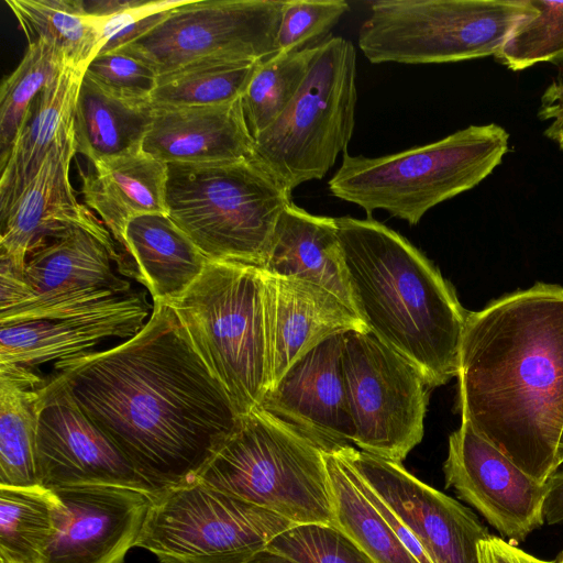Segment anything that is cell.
<instances>
[{
	"label": "cell",
	"mask_w": 563,
	"mask_h": 563,
	"mask_svg": "<svg viewBox=\"0 0 563 563\" xmlns=\"http://www.w3.org/2000/svg\"><path fill=\"white\" fill-rule=\"evenodd\" d=\"M258 63L208 58L186 64L158 76L151 102L161 108H187L233 101L243 95Z\"/></svg>",
	"instance_id": "32"
},
{
	"label": "cell",
	"mask_w": 563,
	"mask_h": 563,
	"mask_svg": "<svg viewBox=\"0 0 563 563\" xmlns=\"http://www.w3.org/2000/svg\"><path fill=\"white\" fill-rule=\"evenodd\" d=\"M538 13L512 31L496 59L521 70L563 56V1L532 0Z\"/></svg>",
	"instance_id": "35"
},
{
	"label": "cell",
	"mask_w": 563,
	"mask_h": 563,
	"mask_svg": "<svg viewBox=\"0 0 563 563\" xmlns=\"http://www.w3.org/2000/svg\"><path fill=\"white\" fill-rule=\"evenodd\" d=\"M29 44L53 45L73 66L86 68L103 47V23L84 0H5Z\"/></svg>",
	"instance_id": "29"
},
{
	"label": "cell",
	"mask_w": 563,
	"mask_h": 563,
	"mask_svg": "<svg viewBox=\"0 0 563 563\" xmlns=\"http://www.w3.org/2000/svg\"><path fill=\"white\" fill-rule=\"evenodd\" d=\"M290 201L252 157L167 164V214L209 261L263 267Z\"/></svg>",
	"instance_id": "6"
},
{
	"label": "cell",
	"mask_w": 563,
	"mask_h": 563,
	"mask_svg": "<svg viewBox=\"0 0 563 563\" xmlns=\"http://www.w3.org/2000/svg\"><path fill=\"white\" fill-rule=\"evenodd\" d=\"M85 73L108 90L135 99L151 100L158 80L151 66L120 52L98 54Z\"/></svg>",
	"instance_id": "38"
},
{
	"label": "cell",
	"mask_w": 563,
	"mask_h": 563,
	"mask_svg": "<svg viewBox=\"0 0 563 563\" xmlns=\"http://www.w3.org/2000/svg\"><path fill=\"white\" fill-rule=\"evenodd\" d=\"M297 563H374L342 530L323 523L294 525L265 548Z\"/></svg>",
	"instance_id": "36"
},
{
	"label": "cell",
	"mask_w": 563,
	"mask_h": 563,
	"mask_svg": "<svg viewBox=\"0 0 563 563\" xmlns=\"http://www.w3.org/2000/svg\"><path fill=\"white\" fill-rule=\"evenodd\" d=\"M555 563H563V551L558 555V558L554 560Z\"/></svg>",
	"instance_id": "46"
},
{
	"label": "cell",
	"mask_w": 563,
	"mask_h": 563,
	"mask_svg": "<svg viewBox=\"0 0 563 563\" xmlns=\"http://www.w3.org/2000/svg\"><path fill=\"white\" fill-rule=\"evenodd\" d=\"M56 533L45 563H123L136 548L155 492L123 485L52 489Z\"/></svg>",
	"instance_id": "17"
},
{
	"label": "cell",
	"mask_w": 563,
	"mask_h": 563,
	"mask_svg": "<svg viewBox=\"0 0 563 563\" xmlns=\"http://www.w3.org/2000/svg\"><path fill=\"white\" fill-rule=\"evenodd\" d=\"M38 485H123L153 492L54 376L41 387L36 434Z\"/></svg>",
	"instance_id": "15"
},
{
	"label": "cell",
	"mask_w": 563,
	"mask_h": 563,
	"mask_svg": "<svg viewBox=\"0 0 563 563\" xmlns=\"http://www.w3.org/2000/svg\"><path fill=\"white\" fill-rule=\"evenodd\" d=\"M123 247L134 263L133 277L150 290L153 302H169L202 274L209 260L167 213L129 221Z\"/></svg>",
	"instance_id": "26"
},
{
	"label": "cell",
	"mask_w": 563,
	"mask_h": 563,
	"mask_svg": "<svg viewBox=\"0 0 563 563\" xmlns=\"http://www.w3.org/2000/svg\"><path fill=\"white\" fill-rule=\"evenodd\" d=\"M58 501L41 485L0 486V563H45Z\"/></svg>",
	"instance_id": "30"
},
{
	"label": "cell",
	"mask_w": 563,
	"mask_h": 563,
	"mask_svg": "<svg viewBox=\"0 0 563 563\" xmlns=\"http://www.w3.org/2000/svg\"><path fill=\"white\" fill-rule=\"evenodd\" d=\"M344 0L284 1L277 33V53L317 45L349 11Z\"/></svg>",
	"instance_id": "37"
},
{
	"label": "cell",
	"mask_w": 563,
	"mask_h": 563,
	"mask_svg": "<svg viewBox=\"0 0 563 563\" xmlns=\"http://www.w3.org/2000/svg\"><path fill=\"white\" fill-rule=\"evenodd\" d=\"M508 142L507 131L490 123L379 157L344 152L329 189L367 217L380 209L415 225L434 206L485 179L501 163Z\"/></svg>",
	"instance_id": "5"
},
{
	"label": "cell",
	"mask_w": 563,
	"mask_h": 563,
	"mask_svg": "<svg viewBox=\"0 0 563 563\" xmlns=\"http://www.w3.org/2000/svg\"><path fill=\"white\" fill-rule=\"evenodd\" d=\"M356 100L354 45L341 36L320 42L291 102L254 139L252 158L289 194L323 178L346 152Z\"/></svg>",
	"instance_id": "8"
},
{
	"label": "cell",
	"mask_w": 563,
	"mask_h": 563,
	"mask_svg": "<svg viewBox=\"0 0 563 563\" xmlns=\"http://www.w3.org/2000/svg\"><path fill=\"white\" fill-rule=\"evenodd\" d=\"M294 525L196 481L154 493L136 548L161 563H243Z\"/></svg>",
	"instance_id": "11"
},
{
	"label": "cell",
	"mask_w": 563,
	"mask_h": 563,
	"mask_svg": "<svg viewBox=\"0 0 563 563\" xmlns=\"http://www.w3.org/2000/svg\"><path fill=\"white\" fill-rule=\"evenodd\" d=\"M343 333L329 336L295 361L257 407L323 451L353 443L355 438L342 368Z\"/></svg>",
	"instance_id": "18"
},
{
	"label": "cell",
	"mask_w": 563,
	"mask_h": 563,
	"mask_svg": "<svg viewBox=\"0 0 563 563\" xmlns=\"http://www.w3.org/2000/svg\"><path fill=\"white\" fill-rule=\"evenodd\" d=\"M76 153L73 131L49 151L35 177L0 219V254L21 272L33 252L76 227L113 242L109 231L76 199L69 180Z\"/></svg>",
	"instance_id": "19"
},
{
	"label": "cell",
	"mask_w": 563,
	"mask_h": 563,
	"mask_svg": "<svg viewBox=\"0 0 563 563\" xmlns=\"http://www.w3.org/2000/svg\"><path fill=\"white\" fill-rule=\"evenodd\" d=\"M69 65L51 44H29L15 70L0 88V167L5 163L37 96Z\"/></svg>",
	"instance_id": "34"
},
{
	"label": "cell",
	"mask_w": 563,
	"mask_h": 563,
	"mask_svg": "<svg viewBox=\"0 0 563 563\" xmlns=\"http://www.w3.org/2000/svg\"><path fill=\"white\" fill-rule=\"evenodd\" d=\"M112 262L130 275L113 242L80 227L33 252L23 273L0 256V324L75 318L130 302L139 292Z\"/></svg>",
	"instance_id": "10"
},
{
	"label": "cell",
	"mask_w": 563,
	"mask_h": 563,
	"mask_svg": "<svg viewBox=\"0 0 563 563\" xmlns=\"http://www.w3.org/2000/svg\"><path fill=\"white\" fill-rule=\"evenodd\" d=\"M456 377L462 421L545 483L563 429V287L538 282L468 311Z\"/></svg>",
	"instance_id": "2"
},
{
	"label": "cell",
	"mask_w": 563,
	"mask_h": 563,
	"mask_svg": "<svg viewBox=\"0 0 563 563\" xmlns=\"http://www.w3.org/2000/svg\"><path fill=\"white\" fill-rule=\"evenodd\" d=\"M445 487L472 505L511 543L544 523L547 484L520 470L466 421L449 438Z\"/></svg>",
	"instance_id": "16"
},
{
	"label": "cell",
	"mask_w": 563,
	"mask_h": 563,
	"mask_svg": "<svg viewBox=\"0 0 563 563\" xmlns=\"http://www.w3.org/2000/svg\"><path fill=\"white\" fill-rule=\"evenodd\" d=\"M153 114L151 100L112 92L85 73L74 110L76 152L91 164L139 152Z\"/></svg>",
	"instance_id": "27"
},
{
	"label": "cell",
	"mask_w": 563,
	"mask_h": 563,
	"mask_svg": "<svg viewBox=\"0 0 563 563\" xmlns=\"http://www.w3.org/2000/svg\"><path fill=\"white\" fill-rule=\"evenodd\" d=\"M150 306L143 294L103 312L60 320H26L0 324V364L32 368L88 351L101 341L132 338L145 325Z\"/></svg>",
	"instance_id": "22"
},
{
	"label": "cell",
	"mask_w": 563,
	"mask_h": 563,
	"mask_svg": "<svg viewBox=\"0 0 563 563\" xmlns=\"http://www.w3.org/2000/svg\"><path fill=\"white\" fill-rule=\"evenodd\" d=\"M266 275L271 388L295 361L329 336L350 330L367 331L364 322L325 288L301 279Z\"/></svg>",
	"instance_id": "21"
},
{
	"label": "cell",
	"mask_w": 563,
	"mask_h": 563,
	"mask_svg": "<svg viewBox=\"0 0 563 563\" xmlns=\"http://www.w3.org/2000/svg\"><path fill=\"white\" fill-rule=\"evenodd\" d=\"M563 463V429L561 432L559 446H558V453H556V465L558 467Z\"/></svg>",
	"instance_id": "45"
},
{
	"label": "cell",
	"mask_w": 563,
	"mask_h": 563,
	"mask_svg": "<svg viewBox=\"0 0 563 563\" xmlns=\"http://www.w3.org/2000/svg\"><path fill=\"white\" fill-rule=\"evenodd\" d=\"M342 368L354 444L401 463L421 442L429 386L421 373L368 331L343 333Z\"/></svg>",
	"instance_id": "12"
},
{
	"label": "cell",
	"mask_w": 563,
	"mask_h": 563,
	"mask_svg": "<svg viewBox=\"0 0 563 563\" xmlns=\"http://www.w3.org/2000/svg\"><path fill=\"white\" fill-rule=\"evenodd\" d=\"M169 305L240 416L260 407L272 383L267 275L262 267L209 261Z\"/></svg>",
	"instance_id": "4"
},
{
	"label": "cell",
	"mask_w": 563,
	"mask_h": 563,
	"mask_svg": "<svg viewBox=\"0 0 563 563\" xmlns=\"http://www.w3.org/2000/svg\"><path fill=\"white\" fill-rule=\"evenodd\" d=\"M85 203L95 210L123 246L129 221L147 213H167V164L143 150L92 164L81 172Z\"/></svg>",
	"instance_id": "24"
},
{
	"label": "cell",
	"mask_w": 563,
	"mask_h": 563,
	"mask_svg": "<svg viewBox=\"0 0 563 563\" xmlns=\"http://www.w3.org/2000/svg\"><path fill=\"white\" fill-rule=\"evenodd\" d=\"M197 481L296 525L333 521L323 450L261 408L241 416Z\"/></svg>",
	"instance_id": "7"
},
{
	"label": "cell",
	"mask_w": 563,
	"mask_h": 563,
	"mask_svg": "<svg viewBox=\"0 0 563 563\" xmlns=\"http://www.w3.org/2000/svg\"><path fill=\"white\" fill-rule=\"evenodd\" d=\"M552 120V123L545 129L544 134L555 141L561 150H563V108Z\"/></svg>",
	"instance_id": "44"
},
{
	"label": "cell",
	"mask_w": 563,
	"mask_h": 563,
	"mask_svg": "<svg viewBox=\"0 0 563 563\" xmlns=\"http://www.w3.org/2000/svg\"><path fill=\"white\" fill-rule=\"evenodd\" d=\"M45 382L30 367L0 364V486L38 485L36 434Z\"/></svg>",
	"instance_id": "28"
},
{
	"label": "cell",
	"mask_w": 563,
	"mask_h": 563,
	"mask_svg": "<svg viewBox=\"0 0 563 563\" xmlns=\"http://www.w3.org/2000/svg\"><path fill=\"white\" fill-rule=\"evenodd\" d=\"M318 44L276 53L260 62L241 96L247 128L255 139L283 113L301 87Z\"/></svg>",
	"instance_id": "33"
},
{
	"label": "cell",
	"mask_w": 563,
	"mask_h": 563,
	"mask_svg": "<svg viewBox=\"0 0 563 563\" xmlns=\"http://www.w3.org/2000/svg\"><path fill=\"white\" fill-rule=\"evenodd\" d=\"M538 13L532 0H379L358 30L373 64H441L496 55Z\"/></svg>",
	"instance_id": "9"
},
{
	"label": "cell",
	"mask_w": 563,
	"mask_h": 563,
	"mask_svg": "<svg viewBox=\"0 0 563 563\" xmlns=\"http://www.w3.org/2000/svg\"><path fill=\"white\" fill-rule=\"evenodd\" d=\"M556 67V75L541 98L539 117L542 120L553 119L563 108V56L551 62Z\"/></svg>",
	"instance_id": "41"
},
{
	"label": "cell",
	"mask_w": 563,
	"mask_h": 563,
	"mask_svg": "<svg viewBox=\"0 0 563 563\" xmlns=\"http://www.w3.org/2000/svg\"><path fill=\"white\" fill-rule=\"evenodd\" d=\"M331 451L389 507L432 563H479L477 544L490 533L473 511L418 479L401 463L350 444Z\"/></svg>",
	"instance_id": "14"
},
{
	"label": "cell",
	"mask_w": 563,
	"mask_h": 563,
	"mask_svg": "<svg viewBox=\"0 0 563 563\" xmlns=\"http://www.w3.org/2000/svg\"><path fill=\"white\" fill-rule=\"evenodd\" d=\"M262 268L274 277L319 285L354 312L336 218L309 213L290 201L277 220Z\"/></svg>",
	"instance_id": "23"
},
{
	"label": "cell",
	"mask_w": 563,
	"mask_h": 563,
	"mask_svg": "<svg viewBox=\"0 0 563 563\" xmlns=\"http://www.w3.org/2000/svg\"><path fill=\"white\" fill-rule=\"evenodd\" d=\"M253 147L241 98L207 107H154L142 145L144 152L165 164L250 158Z\"/></svg>",
	"instance_id": "20"
},
{
	"label": "cell",
	"mask_w": 563,
	"mask_h": 563,
	"mask_svg": "<svg viewBox=\"0 0 563 563\" xmlns=\"http://www.w3.org/2000/svg\"><path fill=\"white\" fill-rule=\"evenodd\" d=\"M543 519L548 525L563 521V471L553 473L545 482Z\"/></svg>",
	"instance_id": "42"
},
{
	"label": "cell",
	"mask_w": 563,
	"mask_h": 563,
	"mask_svg": "<svg viewBox=\"0 0 563 563\" xmlns=\"http://www.w3.org/2000/svg\"><path fill=\"white\" fill-rule=\"evenodd\" d=\"M85 71L67 65L33 102L1 166L0 219L35 177L49 151L74 131L75 103Z\"/></svg>",
	"instance_id": "25"
},
{
	"label": "cell",
	"mask_w": 563,
	"mask_h": 563,
	"mask_svg": "<svg viewBox=\"0 0 563 563\" xmlns=\"http://www.w3.org/2000/svg\"><path fill=\"white\" fill-rule=\"evenodd\" d=\"M332 496V526L347 534L374 563H420L346 474L332 451H323Z\"/></svg>",
	"instance_id": "31"
},
{
	"label": "cell",
	"mask_w": 563,
	"mask_h": 563,
	"mask_svg": "<svg viewBox=\"0 0 563 563\" xmlns=\"http://www.w3.org/2000/svg\"><path fill=\"white\" fill-rule=\"evenodd\" d=\"M477 551L479 563H555L538 559L515 543L492 534L478 542Z\"/></svg>",
	"instance_id": "40"
},
{
	"label": "cell",
	"mask_w": 563,
	"mask_h": 563,
	"mask_svg": "<svg viewBox=\"0 0 563 563\" xmlns=\"http://www.w3.org/2000/svg\"><path fill=\"white\" fill-rule=\"evenodd\" d=\"M77 407L153 492L191 484L241 416L173 308L125 342L54 363Z\"/></svg>",
	"instance_id": "1"
},
{
	"label": "cell",
	"mask_w": 563,
	"mask_h": 563,
	"mask_svg": "<svg viewBox=\"0 0 563 563\" xmlns=\"http://www.w3.org/2000/svg\"><path fill=\"white\" fill-rule=\"evenodd\" d=\"M243 563H297L296 561L285 556L280 553H276L264 549L253 555L251 559Z\"/></svg>",
	"instance_id": "43"
},
{
	"label": "cell",
	"mask_w": 563,
	"mask_h": 563,
	"mask_svg": "<svg viewBox=\"0 0 563 563\" xmlns=\"http://www.w3.org/2000/svg\"><path fill=\"white\" fill-rule=\"evenodd\" d=\"M283 3L186 0L154 29L113 52L144 62L158 76L208 58L258 63L277 53Z\"/></svg>",
	"instance_id": "13"
},
{
	"label": "cell",
	"mask_w": 563,
	"mask_h": 563,
	"mask_svg": "<svg viewBox=\"0 0 563 563\" xmlns=\"http://www.w3.org/2000/svg\"><path fill=\"white\" fill-rule=\"evenodd\" d=\"M354 312L410 362L429 388L457 375L468 311L440 271L407 239L367 217L336 218Z\"/></svg>",
	"instance_id": "3"
},
{
	"label": "cell",
	"mask_w": 563,
	"mask_h": 563,
	"mask_svg": "<svg viewBox=\"0 0 563 563\" xmlns=\"http://www.w3.org/2000/svg\"><path fill=\"white\" fill-rule=\"evenodd\" d=\"M185 2L186 0H134L129 8L119 13L100 18L103 23V47L100 53L117 51L141 37L161 23L170 10Z\"/></svg>",
	"instance_id": "39"
}]
</instances>
